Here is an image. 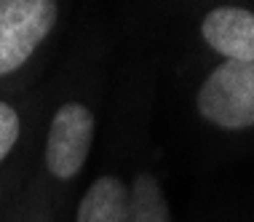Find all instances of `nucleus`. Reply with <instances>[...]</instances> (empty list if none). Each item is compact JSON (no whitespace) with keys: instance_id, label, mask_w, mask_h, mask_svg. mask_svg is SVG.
<instances>
[{"instance_id":"6e6552de","label":"nucleus","mask_w":254,"mask_h":222,"mask_svg":"<svg viewBox=\"0 0 254 222\" xmlns=\"http://www.w3.org/2000/svg\"><path fill=\"white\" fill-rule=\"evenodd\" d=\"M5 220L3 222H54L57 214L43 198L30 187H22L19 196H11L8 204L3 206Z\"/></svg>"},{"instance_id":"39448f33","label":"nucleus","mask_w":254,"mask_h":222,"mask_svg":"<svg viewBox=\"0 0 254 222\" xmlns=\"http://www.w3.org/2000/svg\"><path fill=\"white\" fill-rule=\"evenodd\" d=\"M70 222H128V182L115 171H99L78 193Z\"/></svg>"},{"instance_id":"7ed1b4c3","label":"nucleus","mask_w":254,"mask_h":222,"mask_svg":"<svg viewBox=\"0 0 254 222\" xmlns=\"http://www.w3.org/2000/svg\"><path fill=\"white\" fill-rule=\"evenodd\" d=\"M203 121L225 131L254 126V62H222L206 75L195 94Z\"/></svg>"},{"instance_id":"20e7f679","label":"nucleus","mask_w":254,"mask_h":222,"mask_svg":"<svg viewBox=\"0 0 254 222\" xmlns=\"http://www.w3.org/2000/svg\"><path fill=\"white\" fill-rule=\"evenodd\" d=\"M201 38L228 62H254V13L241 5H217L203 16Z\"/></svg>"},{"instance_id":"423d86ee","label":"nucleus","mask_w":254,"mask_h":222,"mask_svg":"<svg viewBox=\"0 0 254 222\" xmlns=\"http://www.w3.org/2000/svg\"><path fill=\"white\" fill-rule=\"evenodd\" d=\"M128 222H171V206L161 179L142 166L128 179Z\"/></svg>"},{"instance_id":"1a4fd4ad","label":"nucleus","mask_w":254,"mask_h":222,"mask_svg":"<svg viewBox=\"0 0 254 222\" xmlns=\"http://www.w3.org/2000/svg\"><path fill=\"white\" fill-rule=\"evenodd\" d=\"M3 206H5V201H3V196H0V212H3Z\"/></svg>"},{"instance_id":"f03ea898","label":"nucleus","mask_w":254,"mask_h":222,"mask_svg":"<svg viewBox=\"0 0 254 222\" xmlns=\"http://www.w3.org/2000/svg\"><path fill=\"white\" fill-rule=\"evenodd\" d=\"M59 0H0V83L16 78L59 24Z\"/></svg>"},{"instance_id":"0eeeda50","label":"nucleus","mask_w":254,"mask_h":222,"mask_svg":"<svg viewBox=\"0 0 254 222\" xmlns=\"http://www.w3.org/2000/svg\"><path fill=\"white\" fill-rule=\"evenodd\" d=\"M24 113L19 105H13L11 99L0 96V196L8 204V190H5V174L11 171V163L16 161L19 150L24 148Z\"/></svg>"},{"instance_id":"f257e3e1","label":"nucleus","mask_w":254,"mask_h":222,"mask_svg":"<svg viewBox=\"0 0 254 222\" xmlns=\"http://www.w3.org/2000/svg\"><path fill=\"white\" fill-rule=\"evenodd\" d=\"M94 137H97V115L86 102L67 99L57 105L46 129L40 174L30 185V190H35L54 209V214H59V206L86 171L94 150Z\"/></svg>"}]
</instances>
